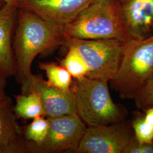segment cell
Returning <instances> with one entry per match:
<instances>
[{"label": "cell", "instance_id": "1", "mask_svg": "<svg viewBox=\"0 0 153 153\" xmlns=\"http://www.w3.org/2000/svg\"><path fill=\"white\" fill-rule=\"evenodd\" d=\"M65 42L64 27L47 22L31 11L18 8L13 47L16 74L21 88L33 74V61L40 53L47 52Z\"/></svg>", "mask_w": 153, "mask_h": 153}, {"label": "cell", "instance_id": "2", "mask_svg": "<svg viewBox=\"0 0 153 153\" xmlns=\"http://www.w3.org/2000/svg\"><path fill=\"white\" fill-rule=\"evenodd\" d=\"M64 36L65 40L116 39L125 43L131 39L117 0H93L64 27Z\"/></svg>", "mask_w": 153, "mask_h": 153}, {"label": "cell", "instance_id": "3", "mask_svg": "<svg viewBox=\"0 0 153 153\" xmlns=\"http://www.w3.org/2000/svg\"><path fill=\"white\" fill-rule=\"evenodd\" d=\"M153 76V35L126 42L118 70L109 81L123 99H134Z\"/></svg>", "mask_w": 153, "mask_h": 153}, {"label": "cell", "instance_id": "4", "mask_svg": "<svg viewBox=\"0 0 153 153\" xmlns=\"http://www.w3.org/2000/svg\"><path fill=\"white\" fill-rule=\"evenodd\" d=\"M108 82L87 76L73 80L71 90L76 114L88 126H105L122 120L120 111L111 98Z\"/></svg>", "mask_w": 153, "mask_h": 153}, {"label": "cell", "instance_id": "5", "mask_svg": "<svg viewBox=\"0 0 153 153\" xmlns=\"http://www.w3.org/2000/svg\"><path fill=\"white\" fill-rule=\"evenodd\" d=\"M125 44L116 39H67L63 45L79 52L88 68L87 77L109 82L118 70Z\"/></svg>", "mask_w": 153, "mask_h": 153}, {"label": "cell", "instance_id": "6", "mask_svg": "<svg viewBox=\"0 0 153 153\" xmlns=\"http://www.w3.org/2000/svg\"><path fill=\"white\" fill-rule=\"evenodd\" d=\"M49 131L44 142L30 148V153L74 152L86 129V124L75 114L47 117Z\"/></svg>", "mask_w": 153, "mask_h": 153}, {"label": "cell", "instance_id": "7", "mask_svg": "<svg viewBox=\"0 0 153 153\" xmlns=\"http://www.w3.org/2000/svg\"><path fill=\"white\" fill-rule=\"evenodd\" d=\"M131 137L130 129L121 121L88 126L74 153H122Z\"/></svg>", "mask_w": 153, "mask_h": 153}, {"label": "cell", "instance_id": "8", "mask_svg": "<svg viewBox=\"0 0 153 153\" xmlns=\"http://www.w3.org/2000/svg\"><path fill=\"white\" fill-rule=\"evenodd\" d=\"M93 0H19L18 8L31 11L47 22L64 27Z\"/></svg>", "mask_w": 153, "mask_h": 153}, {"label": "cell", "instance_id": "9", "mask_svg": "<svg viewBox=\"0 0 153 153\" xmlns=\"http://www.w3.org/2000/svg\"><path fill=\"white\" fill-rule=\"evenodd\" d=\"M21 94H25L31 91L38 93L46 117L76 113L73 92L66 93L57 88L49 86L42 76L33 75L30 82L26 86L21 88Z\"/></svg>", "mask_w": 153, "mask_h": 153}, {"label": "cell", "instance_id": "10", "mask_svg": "<svg viewBox=\"0 0 153 153\" xmlns=\"http://www.w3.org/2000/svg\"><path fill=\"white\" fill-rule=\"evenodd\" d=\"M10 99H0V153H29L22 127L19 126Z\"/></svg>", "mask_w": 153, "mask_h": 153}, {"label": "cell", "instance_id": "11", "mask_svg": "<svg viewBox=\"0 0 153 153\" xmlns=\"http://www.w3.org/2000/svg\"><path fill=\"white\" fill-rule=\"evenodd\" d=\"M119 4L131 38H146L153 30V0H123L122 4Z\"/></svg>", "mask_w": 153, "mask_h": 153}, {"label": "cell", "instance_id": "12", "mask_svg": "<svg viewBox=\"0 0 153 153\" xmlns=\"http://www.w3.org/2000/svg\"><path fill=\"white\" fill-rule=\"evenodd\" d=\"M18 9V6L11 4L0 8V70L7 78L16 74L13 42Z\"/></svg>", "mask_w": 153, "mask_h": 153}, {"label": "cell", "instance_id": "13", "mask_svg": "<svg viewBox=\"0 0 153 153\" xmlns=\"http://www.w3.org/2000/svg\"><path fill=\"white\" fill-rule=\"evenodd\" d=\"M13 111L17 119H34L44 116V111L38 93L31 91L16 96Z\"/></svg>", "mask_w": 153, "mask_h": 153}, {"label": "cell", "instance_id": "14", "mask_svg": "<svg viewBox=\"0 0 153 153\" xmlns=\"http://www.w3.org/2000/svg\"><path fill=\"white\" fill-rule=\"evenodd\" d=\"M39 68L45 72L47 84L57 88L66 93H72L71 84L73 77L68 71L61 65L53 62H39Z\"/></svg>", "mask_w": 153, "mask_h": 153}, {"label": "cell", "instance_id": "15", "mask_svg": "<svg viewBox=\"0 0 153 153\" xmlns=\"http://www.w3.org/2000/svg\"><path fill=\"white\" fill-rule=\"evenodd\" d=\"M48 119L44 116H39L34 119L27 126L22 128L23 136L30 148L42 145L47 136L49 131Z\"/></svg>", "mask_w": 153, "mask_h": 153}, {"label": "cell", "instance_id": "16", "mask_svg": "<svg viewBox=\"0 0 153 153\" xmlns=\"http://www.w3.org/2000/svg\"><path fill=\"white\" fill-rule=\"evenodd\" d=\"M65 57L60 61V65L66 69L73 79H79L87 76L88 70L83 59L73 47H68Z\"/></svg>", "mask_w": 153, "mask_h": 153}, {"label": "cell", "instance_id": "17", "mask_svg": "<svg viewBox=\"0 0 153 153\" xmlns=\"http://www.w3.org/2000/svg\"><path fill=\"white\" fill-rule=\"evenodd\" d=\"M134 138L140 143L153 142V126L147 123L144 117L139 116L132 124Z\"/></svg>", "mask_w": 153, "mask_h": 153}, {"label": "cell", "instance_id": "18", "mask_svg": "<svg viewBox=\"0 0 153 153\" xmlns=\"http://www.w3.org/2000/svg\"><path fill=\"white\" fill-rule=\"evenodd\" d=\"M134 99L138 108L143 109L153 106V76L137 93Z\"/></svg>", "mask_w": 153, "mask_h": 153}, {"label": "cell", "instance_id": "19", "mask_svg": "<svg viewBox=\"0 0 153 153\" xmlns=\"http://www.w3.org/2000/svg\"><path fill=\"white\" fill-rule=\"evenodd\" d=\"M122 153H153V142L140 143L131 137Z\"/></svg>", "mask_w": 153, "mask_h": 153}, {"label": "cell", "instance_id": "20", "mask_svg": "<svg viewBox=\"0 0 153 153\" xmlns=\"http://www.w3.org/2000/svg\"><path fill=\"white\" fill-rule=\"evenodd\" d=\"M7 78L0 70V99L4 98L6 96L5 94V88Z\"/></svg>", "mask_w": 153, "mask_h": 153}, {"label": "cell", "instance_id": "21", "mask_svg": "<svg viewBox=\"0 0 153 153\" xmlns=\"http://www.w3.org/2000/svg\"><path fill=\"white\" fill-rule=\"evenodd\" d=\"M143 117L146 121L153 126V106L148 108Z\"/></svg>", "mask_w": 153, "mask_h": 153}, {"label": "cell", "instance_id": "22", "mask_svg": "<svg viewBox=\"0 0 153 153\" xmlns=\"http://www.w3.org/2000/svg\"><path fill=\"white\" fill-rule=\"evenodd\" d=\"M5 4H14L17 5L18 2L19 0H1Z\"/></svg>", "mask_w": 153, "mask_h": 153}, {"label": "cell", "instance_id": "23", "mask_svg": "<svg viewBox=\"0 0 153 153\" xmlns=\"http://www.w3.org/2000/svg\"><path fill=\"white\" fill-rule=\"evenodd\" d=\"M5 4V2H4L3 1H2L1 0H0V8H1Z\"/></svg>", "mask_w": 153, "mask_h": 153}]
</instances>
